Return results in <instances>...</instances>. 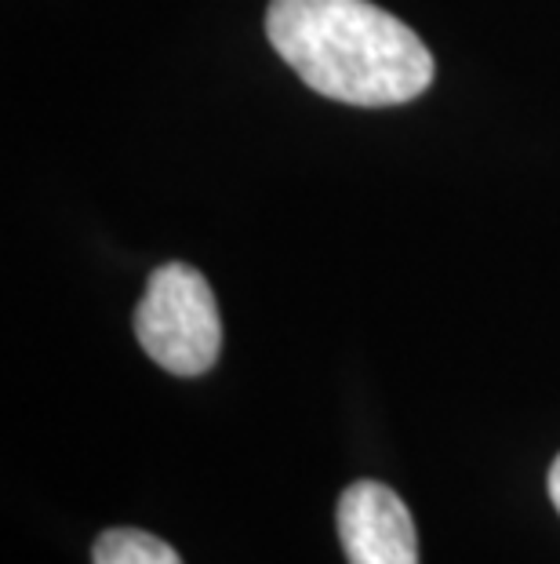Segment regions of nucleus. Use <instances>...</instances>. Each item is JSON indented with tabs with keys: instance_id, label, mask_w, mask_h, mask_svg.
I'll return each instance as SVG.
<instances>
[{
	"instance_id": "obj_1",
	"label": "nucleus",
	"mask_w": 560,
	"mask_h": 564,
	"mask_svg": "<svg viewBox=\"0 0 560 564\" xmlns=\"http://www.w3.org/2000/svg\"><path fill=\"white\" fill-rule=\"evenodd\" d=\"M266 37L306 88L350 106H400L433 80V55L372 0H270Z\"/></svg>"
},
{
	"instance_id": "obj_2",
	"label": "nucleus",
	"mask_w": 560,
	"mask_h": 564,
	"mask_svg": "<svg viewBox=\"0 0 560 564\" xmlns=\"http://www.w3.org/2000/svg\"><path fill=\"white\" fill-rule=\"evenodd\" d=\"M135 335L164 371L183 379L205 376L222 350L219 303L205 273L186 262H164L153 270L135 310Z\"/></svg>"
},
{
	"instance_id": "obj_3",
	"label": "nucleus",
	"mask_w": 560,
	"mask_h": 564,
	"mask_svg": "<svg viewBox=\"0 0 560 564\" xmlns=\"http://www.w3.org/2000/svg\"><path fill=\"white\" fill-rule=\"evenodd\" d=\"M339 539L350 564H419V539L404 499L378 481H356L339 499Z\"/></svg>"
},
{
	"instance_id": "obj_4",
	"label": "nucleus",
	"mask_w": 560,
	"mask_h": 564,
	"mask_svg": "<svg viewBox=\"0 0 560 564\" xmlns=\"http://www.w3.org/2000/svg\"><path fill=\"white\" fill-rule=\"evenodd\" d=\"M95 564H183L164 539L139 528H110L95 543Z\"/></svg>"
},
{
	"instance_id": "obj_5",
	"label": "nucleus",
	"mask_w": 560,
	"mask_h": 564,
	"mask_svg": "<svg viewBox=\"0 0 560 564\" xmlns=\"http://www.w3.org/2000/svg\"><path fill=\"white\" fill-rule=\"evenodd\" d=\"M550 499H553V507L560 513V455H557L553 466H550Z\"/></svg>"
}]
</instances>
